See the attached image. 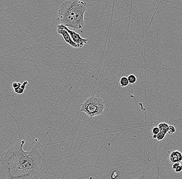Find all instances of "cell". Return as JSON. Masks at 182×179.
<instances>
[{
    "label": "cell",
    "instance_id": "5b68a950",
    "mask_svg": "<svg viewBox=\"0 0 182 179\" xmlns=\"http://www.w3.org/2000/svg\"><path fill=\"white\" fill-rule=\"evenodd\" d=\"M57 32L58 34L62 36V37L64 38V41L67 44L69 45L70 46H71L72 47L75 48H79V46L77 45L74 42L73 39L71 38L70 34L68 33L67 31L64 29V26L62 24H59L57 26Z\"/></svg>",
    "mask_w": 182,
    "mask_h": 179
},
{
    "label": "cell",
    "instance_id": "4fadbf2b",
    "mask_svg": "<svg viewBox=\"0 0 182 179\" xmlns=\"http://www.w3.org/2000/svg\"><path fill=\"white\" fill-rule=\"evenodd\" d=\"M166 136V135H165V133H162V132H159L158 134H157V139L158 141H162V140H163L165 138Z\"/></svg>",
    "mask_w": 182,
    "mask_h": 179
},
{
    "label": "cell",
    "instance_id": "30bf717a",
    "mask_svg": "<svg viewBox=\"0 0 182 179\" xmlns=\"http://www.w3.org/2000/svg\"><path fill=\"white\" fill-rule=\"evenodd\" d=\"M120 83L121 87H126L128 86V85L129 84V81H128V78L127 77L123 76L120 80Z\"/></svg>",
    "mask_w": 182,
    "mask_h": 179
},
{
    "label": "cell",
    "instance_id": "2e32d148",
    "mask_svg": "<svg viewBox=\"0 0 182 179\" xmlns=\"http://www.w3.org/2000/svg\"><path fill=\"white\" fill-rule=\"evenodd\" d=\"M175 170V172H177V173H180V172H182V165H180L177 167L176 169L174 170Z\"/></svg>",
    "mask_w": 182,
    "mask_h": 179
},
{
    "label": "cell",
    "instance_id": "277c9868",
    "mask_svg": "<svg viewBox=\"0 0 182 179\" xmlns=\"http://www.w3.org/2000/svg\"><path fill=\"white\" fill-rule=\"evenodd\" d=\"M86 10V3L79 0H74V17L76 29H82L84 26V14Z\"/></svg>",
    "mask_w": 182,
    "mask_h": 179
},
{
    "label": "cell",
    "instance_id": "ba28073f",
    "mask_svg": "<svg viewBox=\"0 0 182 179\" xmlns=\"http://www.w3.org/2000/svg\"><path fill=\"white\" fill-rule=\"evenodd\" d=\"M157 126L158 127L160 132L163 133L165 135H167L168 132L169 127V125L168 124L165 122H161Z\"/></svg>",
    "mask_w": 182,
    "mask_h": 179
},
{
    "label": "cell",
    "instance_id": "e0dca14e",
    "mask_svg": "<svg viewBox=\"0 0 182 179\" xmlns=\"http://www.w3.org/2000/svg\"><path fill=\"white\" fill-rule=\"evenodd\" d=\"M173 164L172 165V169L175 170L180 165V163H173Z\"/></svg>",
    "mask_w": 182,
    "mask_h": 179
},
{
    "label": "cell",
    "instance_id": "ac0fdd59",
    "mask_svg": "<svg viewBox=\"0 0 182 179\" xmlns=\"http://www.w3.org/2000/svg\"><path fill=\"white\" fill-rule=\"evenodd\" d=\"M157 135H155V134H153L152 136V138L154 139H157Z\"/></svg>",
    "mask_w": 182,
    "mask_h": 179
},
{
    "label": "cell",
    "instance_id": "52a82bcc",
    "mask_svg": "<svg viewBox=\"0 0 182 179\" xmlns=\"http://www.w3.org/2000/svg\"><path fill=\"white\" fill-rule=\"evenodd\" d=\"M170 161L173 163L182 162V152L178 150L173 151L170 155Z\"/></svg>",
    "mask_w": 182,
    "mask_h": 179
},
{
    "label": "cell",
    "instance_id": "7c38bea8",
    "mask_svg": "<svg viewBox=\"0 0 182 179\" xmlns=\"http://www.w3.org/2000/svg\"><path fill=\"white\" fill-rule=\"evenodd\" d=\"M176 130H175V127L173 126V125H169V127L168 132V133L169 135H172L174 133H175Z\"/></svg>",
    "mask_w": 182,
    "mask_h": 179
},
{
    "label": "cell",
    "instance_id": "9a60e30c",
    "mask_svg": "<svg viewBox=\"0 0 182 179\" xmlns=\"http://www.w3.org/2000/svg\"><path fill=\"white\" fill-rule=\"evenodd\" d=\"M152 133H153V134L157 135V134H158V133L160 132V130H159V129L158 127H154L152 129Z\"/></svg>",
    "mask_w": 182,
    "mask_h": 179
},
{
    "label": "cell",
    "instance_id": "9c48e42d",
    "mask_svg": "<svg viewBox=\"0 0 182 179\" xmlns=\"http://www.w3.org/2000/svg\"><path fill=\"white\" fill-rule=\"evenodd\" d=\"M28 83H29L28 81H25L22 83V85L19 88H16L15 89H13V90L16 93H17L18 94H22L25 91L26 86L28 85Z\"/></svg>",
    "mask_w": 182,
    "mask_h": 179
},
{
    "label": "cell",
    "instance_id": "8fae6325",
    "mask_svg": "<svg viewBox=\"0 0 182 179\" xmlns=\"http://www.w3.org/2000/svg\"><path fill=\"white\" fill-rule=\"evenodd\" d=\"M127 78H128L129 83L130 84H134L135 83H136V81H137L136 76L133 74L129 75L127 77Z\"/></svg>",
    "mask_w": 182,
    "mask_h": 179
},
{
    "label": "cell",
    "instance_id": "6da1fadb",
    "mask_svg": "<svg viewBox=\"0 0 182 179\" xmlns=\"http://www.w3.org/2000/svg\"><path fill=\"white\" fill-rule=\"evenodd\" d=\"M22 140L2 154L0 159V179H40L42 176V158L37 149H23Z\"/></svg>",
    "mask_w": 182,
    "mask_h": 179
},
{
    "label": "cell",
    "instance_id": "8992f818",
    "mask_svg": "<svg viewBox=\"0 0 182 179\" xmlns=\"http://www.w3.org/2000/svg\"><path fill=\"white\" fill-rule=\"evenodd\" d=\"M64 26V25H63ZM64 29H65L67 31L68 33L70 34L71 38L74 41V42H75L78 46H79V48H82L83 46L87 44L88 42V39H86V38H83L81 37L80 34L76 32L75 31L73 30H71L68 27H66L64 26Z\"/></svg>",
    "mask_w": 182,
    "mask_h": 179
},
{
    "label": "cell",
    "instance_id": "3957f363",
    "mask_svg": "<svg viewBox=\"0 0 182 179\" xmlns=\"http://www.w3.org/2000/svg\"><path fill=\"white\" fill-rule=\"evenodd\" d=\"M74 0H68L60 6L58 9L57 20L60 24L77 30L74 17Z\"/></svg>",
    "mask_w": 182,
    "mask_h": 179
},
{
    "label": "cell",
    "instance_id": "5bb4252c",
    "mask_svg": "<svg viewBox=\"0 0 182 179\" xmlns=\"http://www.w3.org/2000/svg\"><path fill=\"white\" fill-rule=\"evenodd\" d=\"M21 85H22L21 83L19 82H14L12 83V87L13 89H15L16 88L20 87Z\"/></svg>",
    "mask_w": 182,
    "mask_h": 179
},
{
    "label": "cell",
    "instance_id": "7a4b0ae2",
    "mask_svg": "<svg viewBox=\"0 0 182 179\" xmlns=\"http://www.w3.org/2000/svg\"><path fill=\"white\" fill-rule=\"evenodd\" d=\"M106 107L105 101L100 95H93L87 98L80 105V111L91 118L98 116L104 112Z\"/></svg>",
    "mask_w": 182,
    "mask_h": 179
}]
</instances>
